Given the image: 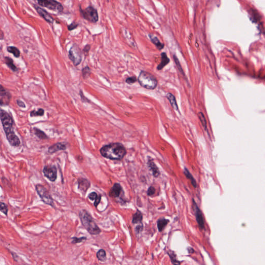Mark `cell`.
<instances>
[{
    "label": "cell",
    "instance_id": "6da1fadb",
    "mask_svg": "<svg viewBox=\"0 0 265 265\" xmlns=\"http://www.w3.org/2000/svg\"><path fill=\"white\" fill-rule=\"evenodd\" d=\"M0 120L3 126V129L6 134L7 139L11 145L18 147L20 145L19 137L15 133L13 130V120L12 116L7 112L0 108Z\"/></svg>",
    "mask_w": 265,
    "mask_h": 265
},
{
    "label": "cell",
    "instance_id": "7a4b0ae2",
    "mask_svg": "<svg viewBox=\"0 0 265 265\" xmlns=\"http://www.w3.org/2000/svg\"><path fill=\"white\" fill-rule=\"evenodd\" d=\"M100 153L106 159L120 161L125 157L126 150L124 146L120 143H111L102 147L100 149Z\"/></svg>",
    "mask_w": 265,
    "mask_h": 265
},
{
    "label": "cell",
    "instance_id": "3957f363",
    "mask_svg": "<svg viewBox=\"0 0 265 265\" xmlns=\"http://www.w3.org/2000/svg\"><path fill=\"white\" fill-rule=\"evenodd\" d=\"M79 216L81 222L87 231L92 235H97L101 233V230L95 222L91 214L86 210H81Z\"/></svg>",
    "mask_w": 265,
    "mask_h": 265
},
{
    "label": "cell",
    "instance_id": "277c9868",
    "mask_svg": "<svg viewBox=\"0 0 265 265\" xmlns=\"http://www.w3.org/2000/svg\"><path fill=\"white\" fill-rule=\"evenodd\" d=\"M138 81L141 86L149 90H154L157 85L156 78L147 71H141L140 73Z\"/></svg>",
    "mask_w": 265,
    "mask_h": 265
},
{
    "label": "cell",
    "instance_id": "5b68a950",
    "mask_svg": "<svg viewBox=\"0 0 265 265\" xmlns=\"http://www.w3.org/2000/svg\"><path fill=\"white\" fill-rule=\"evenodd\" d=\"M80 14L83 17L92 23H96L98 20V14L97 10L92 6H88L85 9L80 8Z\"/></svg>",
    "mask_w": 265,
    "mask_h": 265
},
{
    "label": "cell",
    "instance_id": "8992f818",
    "mask_svg": "<svg viewBox=\"0 0 265 265\" xmlns=\"http://www.w3.org/2000/svg\"><path fill=\"white\" fill-rule=\"evenodd\" d=\"M35 188L37 191V194H38L43 202H45L47 205L54 207V200L51 196L50 194L49 193L47 190L44 186L40 184H37L35 186Z\"/></svg>",
    "mask_w": 265,
    "mask_h": 265
},
{
    "label": "cell",
    "instance_id": "52a82bcc",
    "mask_svg": "<svg viewBox=\"0 0 265 265\" xmlns=\"http://www.w3.org/2000/svg\"><path fill=\"white\" fill-rule=\"evenodd\" d=\"M38 4L40 6L46 7L53 11L62 12L63 7L61 3L56 0H37Z\"/></svg>",
    "mask_w": 265,
    "mask_h": 265
},
{
    "label": "cell",
    "instance_id": "ba28073f",
    "mask_svg": "<svg viewBox=\"0 0 265 265\" xmlns=\"http://www.w3.org/2000/svg\"><path fill=\"white\" fill-rule=\"evenodd\" d=\"M69 57L75 66L78 65L82 60V52L78 46L74 44L69 51Z\"/></svg>",
    "mask_w": 265,
    "mask_h": 265
},
{
    "label": "cell",
    "instance_id": "9c48e42d",
    "mask_svg": "<svg viewBox=\"0 0 265 265\" xmlns=\"http://www.w3.org/2000/svg\"><path fill=\"white\" fill-rule=\"evenodd\" d=\"M43 173L50 181L54 182L57 178V169L55 165H46L43 168Z\"/></svg>",
    "mask_w": 265,
    "mask_h": 265
},
{
    "label": "cell",
    "instance_id": "30bf717a",
    "mask_svg": "<svg viewBox=\"0 0 265 265\" xmlns=\"http://www.w3.org/2000/svg\"><path fill=\"white\" fill-rule=\"evenodd\" d=\"M0 105L7 106L10 103L12 95L2 85H0Z\"/></svg>",
    "mask_w": 265,
    "mask_h": 265
},
{
    "label": "cell",
    "instance_id": "8fae6325",
    "mask_svg": "<svg viewBox=\"0 0 265 265\" xmlns=\"http://www.w3.org/2000/svg\"><path fill=\"white\" fill-rule=\"evenodd\" d=\"M78 190L82 193V194H85L90 187V182L88 180L85 178H79L78 180Z\"/></svg>",
    "mask_w": 265,
    "mask_h": 265
},
{
    "label": "cell",
    "instance_id": "7c38bea8",
    "mask_svg": "<svg viewBox=\"0 0 265 265\" xmlns=\"http://www.w3.org/2000/svg\"><path fill=\"white\" fill-rule=\"evenodd\" d=\"M122 193H124L122 187L119 183H116L109 191V195L112 198H117L120 197Z\"/></svg>",
    "mask_w": 265,
    "mask_h": 265
},
{
    "label": "cell",
    "instance_id": "4fadbf2b",
    "mask_svg": "<svg viewBox=\"0 0 265 265\" xmlns=\"http://www.w3.org/2000/svg\"><path fill=\"white\" fill-rule=\"evenodd\" d=\"M34 7L37 11L38 14L40 15L43 19L46 20L47 22L49 23H52L54 22V19L52 17V16L49 14L48 13L46 12L45 9L40 8V7L36 5H34Z\"/></svg>",
    "mask_w": 265,
    "mask_h": 265
},
{
    "label": "cell",
    "instance_id": "5bb4252c",
    "mask_svg": "<svg viewBox=\"0 0 265 265\" xmlns=\"http://www.w3.org/2000/svg\"><path fill=\"white\" fill-rule=\"evenodd\" d=\"M194 205L195 206V216H196V219L198 226H200V228L201 229H204V218L202 216V212L201 210H200V208L197 206L196 203L194 201Z\"/></svg>",
    "mask_w": 265,
    "mask_h": 265
},
{
    "label": "cell",
    "instance_id": "9a60e30c",
    "mask_svg": "<svg viewBox=\"0 0 265 265\" xmlns=\"http://www.w3.org/2000/svg\"><path fill=\"white\" fill-rule=\"evenodd\" d=\"M66 149V145L65 143H57L50 146L48 149L49 153H54L60 150H64Z\"/></svg>",
    "mask_w": 265,
    "mask_h": 265
},
{
    "label": "cell",
    "instance_id": "2e32d148",
    "mask_svg": "<svg viewBox=\"0 0 265 265\" xmlns=\"http://www.w3.org/2000/svg\"><path fill=\"white\" fill-rule=\"evenodd\" d=\"M148 165L150 169V170L152 171V174L154 177H158L160 176V172L159 168L157 167L155 164L154 163L152 160H148Z\"/></svg>",
    "mask_w": 265,
    "mask_h": 265
},
{
    "label": "cell",
    "instance_id": "e0dca14e",
    "mask_svg": "<svg viewBox=\"0 0 265 265\" xmlns=\"http://www.w3.org/2000/svg\"><path fill=\"white\" fill-rule=\"evenodd\" d=\"M149 36L150 37L151 42H152V43L154 44L155 46L157 47V48L159 50H162L164 48V44L160 42V40H159V38L157 36H155V35L152 34H149Z\"/></svg>",
    "mask_w": 265,
    "mask_h": 265
},
{
    "label": "cell",
    "instance_id": "ac0fdd59",
    "mask_svg": "<svg viewBox=\"0 0 265 265\" xmlns=\"http://www.w3.org/2000/svg\"><path fill=\"white\" fill-rule=\"evenodd\" d=\"M169 62H170V60L167 57L166 54L165 52H163L161 54V62L160 63V64L157 67V69L158 70L162 69L164 66H165L167 64L169 63Z\"/></svg>",
    "mask_w": 265,
    "mask_h": 265
},
{
    "label": "cell",
    "instance_id": "d6986e66",
    "mask_svg": "<svg viewBox=\"0 0 265 265\" xmlns=\"http://www.w3.org/2000/svg\"><path fill=\"white\" fill-rule=\"evenodd\" d=\"M143 215L142 213L138 210L135 213L133 216L132 223L133 224H140L142 223Z\"/></svg>",
    "mask_w": 265,
    "mask_h": 265
},
{
    "label": "cell",
    "instance_id": "ffe728a7",
    "mask_svg": "<svg viewBox=\"0 0 265 265\" xmlns=\"http://www.w3.org/2000/svg\"><path fill=\"white\" fill-rule=\"evenodd\" d=\"M4 61H5V63L6 65H7V66L9 67V69L12 70V71H13L14 72H17L18 71L17 67L15 66L13 60L11 59V57H5Z\"/></svg>",
    "mask_w": 265,
    "mask_h": 265
},
{
    "label": "cell",
    "instance_id": "44dd1931",
    "mask_svg": "<svg viewBox=\"0 0 265 265\" xmlns=\"http://www.w3.org/2000/svg\"><path fill=\"white\" fill-rule=\"evenodd\" d=\"M166 97L167 98L168 100L169 101V102L170 103L172 107H173V108L175 109L176 110H178V106L177 105V101H176V98L174 96V95L171 94V93H168V94H167V95H166Z\"/></svg>",
    "mask_w": 265,
    "mask_h": 265
},
{
    "label": "cell",
    "instance_id": "7402d4cb",
    "mask_svg": "<svg viewBox=\"0 0 265 265\" xmlns=\"http://www.w3.org/2000/svg\"><path fill=\"white\" fill-rule=\"evenodd\" d=\"M169 222V221L168 219H166L164 218H161V219H158L157 222V226L159 231H162L165 227L167 225Z\"/></svg>",
    "mask_w": 265,
    "mask_h": 265
},
{
    "label": "cell",
    "instance_id": "603a6c76",
    "mask_svg": "<svg viewBox=\"0 0 265 265\" xmlns=\"http://www.w3.org/2000/svg\"><path fill=\"white\" fill-rule=\"evenodd\" d=\"M33 130H34L35 135L40 139H46L48 138V137L46 135V134L40 129L36 128H33Z\"/></svg>",
    "mask_w": 265,
    "mask_h": 265
},
{
    "label": "cell",
    "instance_id": "cb8c5ba5",
    "mask_svg": "<svg viewBox=\"0 0 265 265\" xmlns=\"http://www.w3.org/2000/svg\"><path fill=\"white\" fill-rule=\"evenodd\" d=\"M7 52L12 54L15 57H19L20 56V50L14 46H9L7 48Z\"/></svg>",
    "mask_w": 265,
    "mask_h": 265
},
{
    "label": "cell",
    "instance_id": "d4e9b609",
    "mask_svg": "<svg viewBox=\"0 0 265 265\" xmlns=\"http://www.w3.org/2000/svg\"><path fill=\"white\" fill-rule=\"evenodd\" d=\"M184 173L185 174L186 177H187L188 179H189L191 180L192 184L193 185L194 187L196 188L197 186L196 181V180L194 179V177H193V176L191 174V173L189 172L188 169L187 168H184Z\"/></svg>",
    "mask_w": 265,
    "mask_h": 265
},
{
    "label": "cell",
    "instance_id": "484cf974",
    "mask_svg": "<svg viewBox=\"0 0 265 265\" xmlns=\"http://www.w3.org/2000/svg\"><path fill=\"white\" fill-rule=\"evenodd\" d=\"M97 259L101 262H105L106 260V253L105 251L103 249H100L98 251L96 254Z\"/></svg>",
    "mask_w": 265,
    "mask_h": 265
},
{
    "label": "cell",
    "instance_id": "4316f807",
    "mask_svg": "<svg viewBox=\"0 0 265 265\" xmlns=\"http://www.w3.org/2000/svg\"><path fill=\"white\" fill-rule=\"evenodd\" d=\"M44 110L42 108L38 109L37 110H33L30 112V116L31 117L43 116L44 114Z\"/></svg>",
    "mask_w": 265,
    "mask_h": 265
},
{
    "label": "cell",
    "instance_id": "83f0119b",
    "mask_svg": "<svg viewBox=\"0 0 265 265\" xmlns=\"http://www.w3.org/2000/svg\"><path fill=\"white\" fill-rule=\"evenodd\" d=\"M91 69L88 66H86L82 70V74H83V77L85 79L87 77H88L91 74Z\"/></svg>",
    "mask_w": 265,
    "mask_h": 265
},
{
    "label": "cell",
    "instance_id": "f1b7e54d",
    "mask_svg": "<svg viewBox=\"0 0 265 265\" xmlns=\"http://www.w3.org/2000/svg\"><path fill=\"white\" fill-rule=\"evenodd\" d=\"M0 211L4 214H5L6 215H7L9 209L5 203L0 202Z\"/></svg>",
    "mask_w": 265,
    "mask_h": 265
},
{
    "label": "cell",
    "instance_id": "f546056e",
    "mask_svg": "<svg viewBox=\"0 0 265 265\" xmlns=\"http://www.w3.org/2000/svg\"><path fill=\"white\" fill-rule=\"evenodd\" d=\"M198 117L200 118V120L202 122L203 127L205 130H206L207 129V122H206V120L205 117L204 116V115L202 112H200L198 114Z\"/></svg>",
    "mask_w": 265,
    "mask_h": 265
},
{
    "label": "cell",
    "instance_id": "4dcf8cb0",
    "mask_svg": "<svg viewBox=\"0 0 265 265\" xmlns=\"http://www.w3.org/2000/svg\"><path fill=\"white\" fill-rule=\"evenodd\" d=\"M73 241H72V243L73 244H76V243H80V242H83V241H85V240L87 239V238L85 237H80V238H77V237H73L71 238Z\"/></svg>",
    "mask_w": 265,
    "mask_h": 265
},
{
    "label": "cell",
    "instance_id": "1f68e13d",
    "mask_svg": "<svg viewBox=\"0 0 265 265\" xmlns=\"http://www.w3.org/2000/svg\"><path fill=\"white\" fill-rule=\"evenodd\" d=\"M168 254L169 255V256L171 258V260L172 262L174 264H180V262H179L177 260V259H176V255L174 253V252H172V253H168Z\"/></svg>",
    "mask_w": 265,
    "mask_h": 265
},
{
    "label": "cell",
    "instance_id": "d6a6232c",
    "mask_svg": "<svg viewBox=\"0 0 265 265\" xmlns=\"http://www.w3.org/2000/svg\"><path fill=\"white\" fill-rule=\"evenodd\" d=\"M137 81V79L135 77H128L126 79V83L128 84H133L134 83H136Z\"/></svg>",
    "mask_w": 265,
    "mask_h": 265
},
{
    "label": "cell",
    "instance_id": "836d02e7",
    "mask_svg": "<svg viewBox=\"0 0 265 265\" xmlns=\"http://www.w3.org/2000/svg\"><path fill=\"white\" fill-rule=\"evenodd\" d=\"M155 193V189L154 188L153 186H150L149 187V188H148V191H147V195L150 196H152L153 195H154Z\"/></svg>",
    "mask_w": 265,
    "mask_h": 265
},
{
    "label": "cell",
    "instance_id": "e575fe53",
    "mask_svg": "<svg viewBox=\"0 0 265 265\" xmlns=\"http://www.w3.org/2000/svg\"><path fill=\"white\" fill-rule=\"evenodd\" d=\"M98 195L96 192H92L89 195L88 198L91 200H95L96 199Z\"/></svg>",
    "mask_w": 265,
    "mask_h": 265
},
{
    "label": "cell",
    "instance_id": "d590c367",
    "mask_svg": "<svg viewBox=\"0 0 265 265\" xmlns=\"http://www.w3.org/2000/svg\"><path fill=\"white\" fill-rule=\"evenodd\" d=\"M78 26V24L76 23L75 22H73L68 26V29L69 31H71L76 29Z\"/></svg>",
    "mask_w": 265,
    "mask_h": 265
},
{
    "label": "cell",
    "instance_id": "8d00e7d4",
    "mask_svg": "<svg viewBox=\"0 0 265 265\" xmlns=\"http://www.w3.org/2000/svg\"><path fill=\"white\" fill-rule=\"evenodd\" d=\"M101 198H102V196L101 195H98L96 199L95 200V202H94V205L95 207H96L98 205V204H100V200H101Z\"/></svg>",
    "mask_w": 265,
    "mask_h": 265
},
{
    "label": "cell",
    "instance_id": "74e56055",
    "mask_svg": "<svg viewBox=\"0 0 265 265\" xmlns=\"http://www.w3.org/2000/svg\"><path fill=\"white\" fill-rule=\"evenodd\" d=\"M174 61H175V62L176 63V65H177V66L178 67V69H179L180 71L182 72V70L181 67V65H180V64L179 62V61L178 60L177 57H176L175 56H174Z\"/></svg>",
    "mask_w": 265,
    "mask_h": 265
},
{
    "label": "cell",
    "instance_id": "f35d334b",
    "mask_svg": "<svg viewBox=\"0 0 265 265\" xmlns=\"http://www.w3.org/2000/svg\"><path fill=\"white\" fill-rule=\"evenodd\" d=\"M17 104L21 108H26V105L25 104L23 103V102L21 100H17Z\"/></svg>",
    "mask_w": 265,
    "mask_h": 265
},
{
    "label": "cell",
    "instance_id": "ab89813d",
    "mask_svg": "<svg viewBox=\"0 0 265 265\" xmlns=\"http://www.w3.org/2000/svg\"><path fill=\"white\" fill-rule=\"evenodd\" d=\"M143 224H142V223H140V225H138V226H137V227H136V229H135V231H136L137 233H140V231H143Z\"/></svg>",
    "mask_w": 265,
    "mask_h": 265
},
{
    "label": "cell",
    "instance_id": "60d3db41",
    "mask_svg": "<svg viewBox=\"0 0 265 265\" xmlns=\"http://www.w3.org/2000/svg\"><path fill=\"white\" fill-rule=\"evenodd\" d=\"M90 48H91V46H90V45H87L85 47V48L83 49V51L84 52V53H85V54H88L89 52L90 51Z\"/></svg>",
    "mask_w": 265,
    "mask_h": 265
},
{
    "label": "cell",
    "instance_id": "b9f144b4",
    "mask_svg": "<svg viewBox=\"0 0 265 265\" xmlns=\"http://www.w3.org/2000/svg\"><path fill=\"white\" fill-rule=\"evenodd\" d=\"M4 33L1 30V29H0V40H2L4 39Z\"/></svg>",
    "mask_w": 265,
    "mask_h": 265
}]
</instances>
